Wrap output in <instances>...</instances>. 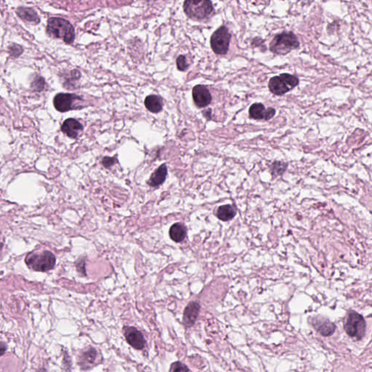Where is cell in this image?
<instances>
[{
    "label": "cell",
    "mask_w": 372,
    "mask_h": 372,
    "mask_svg": "<svg viewBox=\"0 0 372 372\" xmlns=\"http://www.w3.org/2000/svg\"><path fill=\"white\" fill-rule=\"evenodd\" d=\"M98 357V352L93 347L87 349L80 354L79 364L81 370H88L93 367L95 360Z\"/></svg>",
    "instance_id": "15"
},
{
    "label": "cell",
    "mask_w": 372,
    "mask_h": 372,
    "mask_svg": "<svg viewBox=\"0 0 372 372\" xmlns=\"http://www.w3.org/2000/svg\"><path fill=\"white\" fill-rule=\"evenodd\" d=\"M366 330L367 323L364 316L354 310H350L347 313L344 324L346 334L354 340L360 341L365 336Z\"/></svg>",
    "instance_id": "3"
},
{
    "label": "cell",
    "mask_w": 372,
    "mask_h": 372,
    "mask_svg": "<svg viewBox=\"0 0 372 372\" xmlns=\"http://www.w3.org/2000/svg\"><path fill=\"white\" fill-rule=\"evenodd\" d=\"M299 47V40L292 32H284L276 35L270 43V51L277 55H286Z\"/></svg>",
    "instance_id": "2"
},
{
    "label": "cell",
    "mask_w": 372,
    "mask_h": 372,
    "mask_svg": "<svg viewBox=\"0 0 372 372\" xmlns=\"http://www.w3.org/2000/svg\"><path fill=\"white\" fill-rule=\"evenodd\" d=\"M176 64L178 70L181 71V72H184L188 68V64H187V60H186V56H184V55H181L178 57L176 60Z\"/></svg>",
    "instance_id": "25"
},
{
    "label": "cell",
    "mask_w": 372,
    "mask_h": 372,
    "mask_svg": "<svg viewBox=\"0 0 372 372\" xmlns=\"http://www.w3.org/2000/svg\"><path fill=\"white\" fill-rule=\"evenodd\" d=\"M236 215V210L230 204L221 206L218 209L217 216L222 221H228L233 219Z\"/></svg>",
    "instance_id": "20"
},
{
    "label": "cell",
    "mask_w": 372,
    "mask_h": 372,
    "mask_svg": "<svg viewBox=\"0 0 372 372\" xmlns=\"http://www.w3.org/2000/svg\"><path fill=\"white\" fill-rule=\"evenodd\" d=\"M0 349H1V356H3V355H4V352H5L6 350V345H4V342H1V345H0Z\"/></svg>",
    "instance_id": "28"
},
{
    "label": "cell",
    "mask_w": 372,
    "mask_h": 372,
    "mask_svg": "<svg viewBox=\"0 0 372 372\" xmlns=\"http://www.w3.org/2000/svg\"><path fill=\"white\" fill-rule=\"evenodd\" d=\"M25 262L32 270L46 272L53 268L56 259L51 252L44 251L41 253H29Z\"/></svg>",
    "instance_id": "5"
},
{
    "label": "cell",
    "mask_w": 372,
    "mask_h": 372,
    "mask_svg": "<svg viewBox=\"0 0 372 372\" xmlns=\"http://www.w3.org/2000/svg\"><path fill=\"white\" fill-rule=\"evenodd\" d=\"M184 12L190 19L194 21H203L211 16L214 12L211 1H192L187 0L184 3Z\"/></svg>",
    "instance_id": "4"
},
{
    "label": "cell",
    "mask_w": 372,
    "mask_h": 372,
    "mask_svg": "<svg viewBox=\"0 0 372 372\" xmlns=\"http://www.w3.org/2000/svg\"><path fill=\"white\" fill-rule=\"evenodd\" d=\"M298 84L299 79L297 76L289 74H282L272 77L269 81L268 87L270 91L274 95H283L293 90Z\"/></svg>",
    "instance_id": "6"
},
{
    "label": "cell",
    "mask_w": 372,
    "mask_h": 372,
    "mask_svg": "<svg viewBox=\"0 0 372 372\" xmlns=\"http://www.w3.org/2000/svg\"><path fill=\"white\" fill-rule=\"evenodd\" d=\"M8 52L12 58H17L23 53L24 49H23V47L21 45H18L17 44H12L9 46Z\"/></svg>",
    "instance_id": "23"
},
{
    "label": "cell",
    "mask_w": 372,
    "mask_h": 372,
    "mask_svg": "<svg viewBox=\"0 0 372 372\" xmlns=\"http://www.w3.org/2000/svg\"><path fill=\"white\" fill-rule=\"evenodd\" d=\"M124 335L129 345L136 350H142L145 347L146 342L143 334L133 327H124L123 328Z\"/></svg>",
    "instance_id": "10"
},
{
    "label": "cell",
    "mask_w": 372,
    "mask_h": 372,
    "mask_svg": "<svg viewBox=\"0 0 372 372\" xmlns=\"http://www.w3.org/2000/svg\"><path fill=\"white\" fill-rule=\"evenodd\" d=\"M44 87H45V81H44V78L40 76H35V79L31 84V87H32V90L35 92H38V93L43 91Z\"/></svg>",
    "instance_id": "22"
},
{
    "label": "cell",
    "mask_w": 372,
    "mask_h": 372,
    "mask_svg": "<svg viewBox=\"0 0 372 372\" xmlns=\"http://www.w3.org/2000/svg\"><path fill=\"white\" fill-rule=\"evenodd\" d=\"M46 32L49 36L62 39L67 44H72L75 39L74 28L64 18H50L47 22Z\"/></svg>",
    "instance_id": "1"
},
{
    "label": "cell",
    "mask_w": 372,
    "mask_h": 372,
    "mask_svg": "<svg viewBox=\"0 0 372 372\" xmlns=\"http://www.w3.org/2000/svg\"><path fill=\"white\" fill-rule=\"evenodd\" d=\"M200 312V305L198 302H191L185 308L184 313L183 322L186 327H191L194 325Z\"/></svg>",
    "instance_id": "13"
},
{
    "label": "cell",
    "mask_w": 372,
    "mask_h": 372,
    "mask_svg": "<svg viewBox=\"0 0 372 372\" xmlns=\"http://www.w3.org/2000/svg\"><path fill=\"white\" fill-rule=\"evenodd\" d=\"M249 113L252 119L268 121L275 116L276 110L273 108L265 109L262 104H254L250 107Z\"/></svg>",
    "instance_id": "12"
},
{
    "label": "cell",
    "mask_w": 372,
    "mask_h": 372,
    "mask_svg": "<svg viewBox=\"0 0 372 372\" xmlns=\"http://www.w3.org/2000/svg\"><path fill=\"white\" fill-rule=\"evenodd\" d=\"M145 107L149 112L151 113H159L162 110L163 101L162 99L157 95H149L146 98Z\"/></svg>",
    "instance_id": "18"
},
{
    "label": "cell",
    "mask_w": 372,
    "mask_h": 372,
    "mask_svg": "<svg viewBox=\"0 0 372 372\" xmlns=\"http://www.w3.org/2000/svg\"><path fill=\"white\" fill-rule=\"evenodd\" d=\"M231 35L227 27H221L213 34L210 39L214 53L218 55H225L229 50Z\"/></svg>",
    "instance_id": "7"
},
{
    "label": "cell",
    "mask_w": 372,
    "mask_h": 372,
    "mask_svg": "<svg viewBox=\"0 0 372 372\" xmlns=\"http://www.w3.org/2000/svg\"><path fill=\"white\" fill-rule=\"evenodd\" d=\"M192 96L196 107L204 108L210 105L212 101V95L206 86L196 85L192 90Z\"/></svg>",
    "instance_id": "11"
},
{
    "label": "cell",
    "mask_w": 372,
    "mask_h": 372,
    "mask_svg": "<svg viewBox=\"0 0 372 372\" xmlns=\"http://www.w3.org/2000/svg\"><path fill=\"white\" fill-rule=\"evenodd\" d=\"M167 175V165H166L165 164H162V165L160 166L159 168H158L157 170H155L154 173L152 174L148 184H149V186H152V187L159 186L164 182Z\"/></svg>",
    "instance_id": "16"
},
{
    "label": "cell",
    "mask_w": 372,
    "mask_h": 372,
    "mask_svg": "<svg viewBox=\"0 0 372 372\" xmlns=\"http://www.w3.org/2000/svg\"><path fill=\"white\" fill-rule=\"evenodd\" d=\"M189 370L185 364L180 361L173 363L170 367V372H188Z\"/></svg>",
    "instance_id": "24"
},
{
    "label": "cell",
    "mask_w": 372,
    "mask_h": 372,
    "mask_svg": "<svg viewBox=\"0 0 372 372\" xmlns=\"http://www.w3.org/2000/svg\"><path fill=\"white\" fill-rule=\"evenodd\" d=\"M84 267H85V265H84V260L80 261V263L76 265L78 271L80 272V273H84V274L85 275V269H84Z\"/></svg>",
    "instance_id": "27"
},
{
    "label": "cell",
    "mask_w": 372,
    "mask_h": 372,
    "mask_svg": "<svg viewBox=\"0 0 372 372\" xmlns=\"http://www.w3.org/2000/svg\"><path fill=\"white\" fill-rule=\"evenodd\" d=\"M116 158L112 157H104L102 160V164L106 168H109V167H112L113 164H116Z\"/></svg>",
    "instance_id": "26"
},
{
    "label": "cell",
    "mask_w": 372,
    "mask_h": 372,
    "mask_svg": "<svg viewBox=\"0 0 372 372\" xmlns=\"http://www.w3.org/2000/svg\"><path fill=\"white\" fill-rule=\"evenodd\" d=\"M287 163L281 162V161H275L270 166V170H271L273 176H279V175H282L287 170Z\"/></svg>",
    "instance_id": "21"
},
{
    "label": "cell",
    "mask_w": 372,
    "mask_h": 372,
    "mask_svg": "<svg viewBox=\"0 0 372 372\" xmlns=\"http://www.w3.org/2000/svg\"><path fill=\"white\" fill-rule=\"evenodd\" d=\"M81 101L82 98L75 94L58 93L54 98L53 104L58 112H67L74 109H80L77 106L82 108L79 104Z\"/></svg>",
    "instance_id": "8"
},
{
    "label": "cell",
    "mask_w": 372,
    "mask_h": 372,
    "mask_svg": "<svg viewBox=\"0 0 372 372\" xmlns=\"http://www.w3.org/2000/svg\"><path fill=\"white\" fill-rule=\"evenodd\" d=\"M16 13L21 19L27 22L35 23L36 24L40 22L39 15L33 9L29 8V7H18L17 9Z\"/></svg>",
    "instance_id": "17"
},
{
    "label": "cell",
    "mask_w": 372,
    "mask_h": 372,
    "mask_svg": "<svg viewBox=\"0 0 372 372\" xmlns=\"http://www.w3.org/2000/svg\"><path fill=\"white\" fill-rule=\"evenodd\" d=\"M186 234H187V229L184 224L175 223L171 226L170 229V238L173 240L175 242L180 243L185 239Z\"/></svg>",
    "instance_id": "19"
},
{
    "label": "cell",
    "mask_w": 372,
    "mask_h": 372,
    "mask_svg": "<svg viewBox=\"0 0 372 372\" xmlns=\"http://www.w3.org/2000/svg\"><path fill=\"white\" fill-rule=\"evenodd\" d=\"M309 322L318 333L325 337L331 336L336 331V325L324 316H317L310 318Z\"/></svg>",
    "instance_id": "9"
},
{
    "label": "cell",
    "mask_w": 372,
    "mask_h": 372,
    "mask_svg": "<svg viewBox=\"0 0 372 372\" xmlns=\"http://www.w3.org/2000/svg\"><path fill=\"white\" fill-rule=\"evenodd\" d=\"M83 126L77 120L68 119L64 121L61 126V131L69 138L76 139L80 133L82 132Z\"/></svg>",
    "instance_id": "14"
}]
</instances>
